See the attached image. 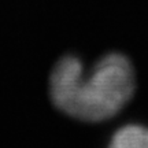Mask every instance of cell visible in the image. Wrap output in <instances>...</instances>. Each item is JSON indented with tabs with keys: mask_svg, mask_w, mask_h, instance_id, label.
<instances>
[{
	"mask_svg": "<svg viewBox=\"0 0 148 148\" xmlns=\"http://www.w3.org/2000/svg\"><path fill=\"white\" fill-rule=\"evenodd\" d=\"M136 88L130 60L108 53L86 71L74 55L60 58L49 77V96L56 108L85 122H100L118 114Z\"/></svg>",
	"mask_w": 148,
	"mask_h": 148,
	"instance_id": "obj_1",
	"label": "cell"
},
{
	"mask_svg": "<svg viewBox=\"0 0 148 148\" xmlns=\"http://www.w3.org/2000/svg\"><path fill=\"white\" fill-rule=\"evenodd\" d=\"M108 148H148V127L143 125H126L111 137Z\"/></svg>",
	"mask_w": 148,
	"mask_h": 148,
	"instance_id": "obj_2",
	"label": "cell"
}]
</instances>
